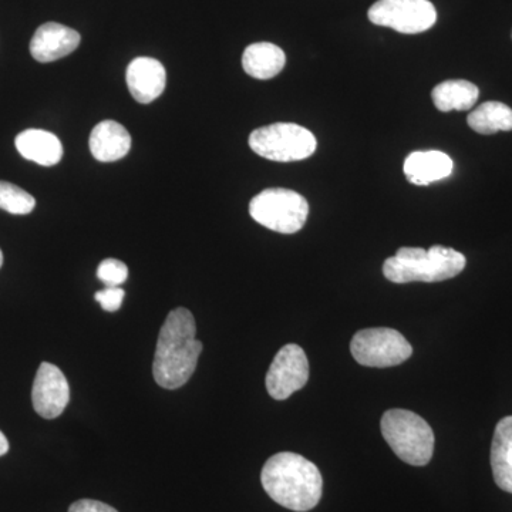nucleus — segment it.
I'll return each mask as SVG.
<instances>
[{
  "label": "nucleus",
  "instance_id": "1",
  "mask_svg": "<svg viewBox=\"0 0 512 512\" xmlns=\"http://www.w3.org/2000/svg\"><path fill=\"white\" fill-rule=\"evenodd\" d=\"M197 325L185 308L168 313L158 335L153 376L158 386L167 390L183 387L197 369L202 343L195 339Z\"/></svg>",
  "mask_w": 512,
  "mask_h": 512
},
{
  "label": "nucleus",
  "instance_id": "2",
  "mask_svg": "<svg viewBox=\"0 0 512 512\" xmlns=\"http://www.w3.org/2000/svg\"><path fill=\"white\" fill-rule=\"evenodd\" d=\"M261 483L276 504L296 512L313 510L322 498L319 468L295 453H278L269 458L262 468Z\"/></svg>",
  "mask_w": 512,
  "mask_h": 512
},
{
  "label": "nucleus",
  "instance_id": "3",
  "mask_svg": "<svg viewBox=\"0 0 512 512\" xmlns=\"http://www.w3.org/2000/svg\"><path fill=\"white\" fill-rule=\"evenodd\" d=\"M467 259L453 248L434 245L430 249L403 247L383 264V275L393 284L441 282L456 278Z\"/></svg>",
  "mask_w": 512,
  "mask_h": 512
},
{
  "label": "nucleus",
  "instance_id": "4",
  "mask_svg": "<svg viewBox=\"0 0 512 512\" xmlns=\"http://www.w3.org/2000/svg\"><path fill=\"white\" fill-rule=\"evenodd\" d=\"M382 434L404 463L427 466L434 453V433L426 420L410 410H387L382 417Z\"/></svg>",
  "mask_w": 512,
  "mask_h": 512
},
{
  "label": "nucleus",
  "instance_id": "5",
  "mask_svg": "<svg viewBox=\"0 0 512 512\" xmlns=\"http://www.w3.org/2000/svg\"><path fill=\"white\" fill-rule=\"evenodd\" d=\"M249 147L266 160L292 163L311 157L318 141L308 128L293 123H275L252 131Z\"/></svg>",
  "mask_w": 512,
  "mask_h": 512
},
{
  "label": "nucleus",
  "instance_id": "6",
  "mask_svg": "<svg viewBox=\"0 0 512 512\" xmlns=\"http://www.w3.org/2000/svg\"><path fill=\"white\" fill-rule=\"evenodd\" d=\"M249 214L258 224L271 231L295 234L308 220L309 204L298 192L269 188L252 198Z\"/></svg>",
  "mask_w": 512,
  "mask_h": 512
},
{
  "label": "nucleus",
  "instance_id": "7",
  "mask_svg": "<svg viewBox=\"0 0 512 512\" xmlns=\"http://www.w3.org/2000/svg\"><path fill=\"white\" fill-rule=\"evenodd\" d=\"M350 352L359 365L393 367L413 355V348L399 330L372 328L359 330L350 342Z\"/></svg>",
  "mask_w": 512,
  "mask_h": 512
},
{
  "label": "nucleus",
  "instance_id": "8",
  "mask_svg": "<svg viewBox=\"0 0 512 512\" xmlns=\"http://www.w3.org/2000/svg\"><path fill=\"white\" fill-rule=\"evenodd\" d=\"M373 25L417 35L436 25L437 12L429 0H379L367 12Z\"/></svg>",
  "mask_w": 512,
  "mask_h": 512
},
{
  "label": "nucleus",
  "instance_id": "9",
  "mask_svg": "<svg viewBox=\"0 0 512 512\" xmlns=\"http://www.w3.org/2000/svg\"><path fill=\"white\" fill-rule=\"evenodd\" d=\"M309 362L301 346L286 345L279 350L266 375V390L275 400H286L305 387Z\"/></svg>",
  "mask_w": 512,
  "mask_h": 512
},
{
  "label": "nucleus",
  "instance_id": "10",
  "mask_svg": "<svg viewBox=\"0 0 512 512\" xmlns=\"http://www.w3.org/2000/svg\"><path fill=\"white\" fill-rule=\"evenodd\" d=\"M70 402V387L59 367L43 362L37 370L32 389V403L36 413L46 420L62 416Z\"/></svg>",
  "mask_w": 512,
  "mask_h": 512
},
{
  "label": "nucleus",
  "instance_id": "11",
  "mask_svg": "<svg viewBox=\"0 0 512 512\" xmlns=\"http://www.w3.org/2000/svg\"><path fill=\"white\" fill-rule=\"evenodd\" d=\"M79 32L60 23L40 26L30 42V55L40 63H52L69 56L80 45Z\"/></svg>",
  "mask_w": 512,
  "mask_h": 512
},
{
  "label": "nucleus",
  "instance_id": "12",
  "mask_svg": "<svg viewBox=\"0 0 512 512\" xmlns=\"http://www.w3.org/2000/svg\"><path fill=\"white\" fill-rule=\"evenodd\" d=\"M131 96L141 104H150L163 94L167 73L163 63L151 57H137L128 64L126 74Z\"/></svg>",
  "mask_w": 512,
  "mask_h": 512
},
{
  "label": "nucleus",
  "instance_id": "13",
  "mask_svg": "<svg viewBox=\"0 0 512 512\" xmlns=\"http://www.w3.org/2000/svg\"><path fill=\"white\" fill-rule=\"evenodd\" d=\"M89 146L97 161L113 163L127 156L131 148V136L117 121H101L90 134Z\"/></svg>",
  "mask_w": 512,
  "mask_h": 512
},
{
  "label": "nucleus",
  "instance_id": "14",
  "mask_svg": "<svg viewBox=\"0 0 512 512\" xmlns=\"http://www.w3.org/2000/svg\"><path fill=\"white\" fill-rule=\"evenodd\" d=\"M453 160L441 151H416L404 161L407 180L416 185H430L453 173Z\"/></svg>",
  "mask_w": 512,
  "mask_h": 512
},
{
  "label": "nucleus",
  "instance_id": "15",
  "mask_svg": "<svg viewBox=\"0 0 512 512\" xmlns=\"http://www.w3.org/2000/svg\"><path fill=\"white\" fill-rule=\"evenodd\" d=\"M15 144L20 156L43 167H53L63 157V146L59 138L46 130L30 128L22 131L16 137Z\"/></svg>",
  "mask_w": 512,
  "mask_h": 512
},
{
  "label": "nucleus",
  "instance_id": "16",
  "mask_svg": "<svg viewBox=\"0 0 512 512\" xmlns=\"http://www.w3.org/2000/svg\"><path fill=\"white\" fill-rule=\"evenodd\" d=\"M491 468L495 484L505 493L512 494V416L504 417L495 427Z\"/></svg>",
  "mask_w": 512,
  "mask_h": 512
},
{
  "label": "nucleus",
  "instance_id": "17",
  "mask_svg": "<svg viewBox=\"0 0 512 512\" xmlns=\"http://www.w3.org/2000/svg\"><path fill=\"white\" fill-rule=\"evenodd\" d=\"M286 56L274 43L261 42L249 45L242 56L245 73L258 80L274 79L284 70Z\"/></svg>",
  "mask_w": 512,
  "mask_h": 512
},
{
  "label": "nucleus",
  "instance_id": "18",
  "mask_svg": "<svg viewBox=\"0 0 512 512\" xmlns=\"http://www.w3.org/2000/svg\"><path fill=\"white\" fill-rule=\"evenodd\" d=\"M431 97L434 106L443 113L453 110L468 111L476 106L480 90L476 84L467 80H448L434 87Z\"/></svg>",
  "mask_w": 512,
  "mask_h": 512
},
{
  "label": "nucleus",
  "instance_id": "19",
  "mask_svg": "<svg viewBox=\"0 0 512 512\" xmlns=\"http://www.w3.org/2000/svg\"><path fill=\"white\" fill-rule=\"evenodd\" d=\"M467 123L476 133L485 136L512 131V109L500 101H487L468 114Z\"/></svg>",
  "mask_w": 512,
  "mask_h": 512
},
{
  "label": "nucleus",
  "instance_id": "20",
  "mask_svg": "<svg viewBox=\"0 0 512 512\" xmlns=\"http://www.w3.org/2000/svg\"><path fill=\"white\" fill-rule=\"evenodd\" d=\"M36 200L18 185L0 181V210L13 215H28L35 210Z\"/></svg>",
  "mask_w": 512,
  "mask_h": 512
},
{
  "label": "nucleus",
  "instance_id": "21",
  "mask_svg": "<svg viewBox=\"0 0 512 512\" xmlns=\"http://www.w3.org/2000/svg\"><path fill=\"white\" fill-rule=\"evenodd\" d=\"M97 278L103 282L107 288H117L123 285L128 278V268L124 262L119 259H104L97 268Z\"/></svg>",
  "mask_w": 512,
  "mask_h": 512
},
{
  "label": "nucleus",
  "instance_id": "22",
  "mask_svg": "<svg viewBox=\"0 0 512 512\" xmlns=\"http://www.w3.org/2000/svg\"><path fill=\"white\" fill-rule=\"evenodd\" d=\"M124 296H126L124 289L117 286V288H106L103 291L96 292L94 299L100 303L104 311L117 312L123 305Z\"/></svg>",
  "mask_w": 512,
  "mask_h": 512
},
{
  "label": "nucleus",
  "instance_id": "23",
  "mask_svg": "<svg viewBox=\"0 0 512 512\" xmlns=\"http://www.w3.org/2000/svg\"><path fill=\"white\" fill-rule=\"evenodd\" d=\"M69 512H119L116 508L101 501L79 500L70 505Z\"/></svg>",
  "mask_w": 512,
  "mask_h": 512
},
{
  "label": "nucleus",
  "instance_id": "24",
  "mask_svg": "<svg viewBox=\"0 0 512 512\" xmlns=\"http://www.w3.org/2000/svg\"><path fill=\"white\" fill-rule=\"evenodd\" d=\"M9 441L6 439L5 434L0 431V457L5 456L6 453L9 451Z\"/></svg>",
  "mask_w": 512,
  "mask_h": 512
},
{
  "label": "nucleus",
  "instance_id": "25",
  "mask_svg": "<svg viewBox=\"0 0 512 512\" xmlns=\"http://www.w3.org/2000/svg\"><path fill=\"white\" fill-rule=\"evenodd\" d=\"M3 265V252L2 249H0V268H2Z\"/></svg>",
  "mask_w": 512,
  "mask_h": 512
}]
</instances>
